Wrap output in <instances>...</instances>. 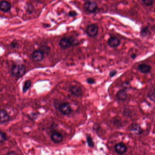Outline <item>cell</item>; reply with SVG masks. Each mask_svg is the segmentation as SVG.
Returning <instances> with one entry per match:
<instances>
[{"mask_svg":"<svg viewBox=\"0 0 155 155\" xmlns=\"http://www.w3.org/2000/svg\"><path fill=\"white\" fill-rule=\"evenodd\" d=\"M25 73V66L23 64H15L11 69V73L13 76L20 78Z\"/></svg>","mask_w":155,"mask_h":155,"instance_id":"1","label":"cell"},{"mask_svg":"<svg viewBox=\"0 0 155 155\" xmlns=\"http://www.w3.org/2000/svg\"><path fill=\"white\" fill-rule=\"evenodd\" d=\"M84 8L87 12L92 13H95L98 9L97 2L92 0H87L84 3Z\"/></svg>","mask_w":155,"mask_h":155,"instance_id":"2","label":"cell"},{"mask_svg":"<svg viewBox=\"0 0 155 155\" xmlns=\"http://www.w3.org/2000/svg\"><path fill=\"white\" fill-rule=\"evenodd\" d=\"M98 27L95 24H90L88 25L86 29L87 35L90 37L93 38L98 35Z\"/></svg>","mask_w":155,"mask_h":155,"instance_id":"3","label":"cell"},{"mask_svg":"<svg viewBox=\"0 0 155 155\" xmlns=\"http://www.w3.org/2000/svg\"><path fill=\"white\" fill-rule=\"evenodd\" d=\"M59 110L64 115H68L72 112L71 106L69 103H64L59 106Z\"/></svg>","mask_w":155,"mask_h":155,"instance_id":"4","label":"cell"},{"mask_svg":"<svg viewBox=\"0 0 155 155\" xmlns=\"http://www.w3.org/2000/svg\"><path fill=\"white\" fill-rule=\"evenodd\" d=\"M69 92L73 96L76 97H82L83 95V91L81 87L77 85L71 86Z\"/></svg>","mask_w":155,"mask_h":155,"instance_id":"5","label":"cell"},{"mask_svg":"<svg viewBox=\"0 0 155 155\" xmlns=\"http://www.w3.org/2000/svg\"><path fill=\"white\" fill-rule=\"evenodd\" d=\"M128 129L129 131L132 132L134 134L138 135H140L142 134L143 132V130L141 127L140 125L137 123H132L128 127Z\"/></svg>","mask_w":155,"mask_h":155,"instance_id":"6","label":"cell"},{"mask_svg":"<svg viewBox=\"0 0 155 155\" xmlns=\"http://www.w3.org/2000/svg\"><path fill=\"white\" fill-rule=\"evenodd\" d=\"M114 149L117 154L122 155L127 151V147L124 143H119L115 145Z\"/></svg>","mask_w":155,"mask_h":155,"instance_id":"7","label":"cell"},{"mask_svg":"<svg viewBox=\"0 0 155 155\" xmlns=\"http://www.w3.org/2000/svg\"><path fill=\"white\" fill-rule=\"evenodd\" d=\"M72 42L71 40L67 37H63L60 39L59 42V46L63 49H67L72 46Z\"/></svg>","mask_w":155,"mask_h":155,"instance_id":"8","label":"cell"},{"mask_svg":"<svg viewBox=\"0 0 155 155\" xmlns=\"http://www.w3.org/2000/svg\"><path fill=\"white\" fill-rule=\"evenodd\" d=\"M44 57V54L39 50H35L31 54V58L35 62H41Z\"/></svg>","mask_w":155,"mask_h":155,"instance_id":"9","label":"cell"},{"mask_svg":"<svg viewBox=\"0 0 155 155\" xmlns=\"http://www.w3.org/2000/svg\"><path fill=\"white\" fill-rule=\"evenodd\" d=\"M0 112V123L1 124H5L8 122L10 120V116L7 111L4 109H1Z\"/></svg>","mask_w":155,"mask_h":155,"instance_id":"10","label":"cell"},{"mask_svg":"<svg viewBox=\"0 0 155 155\" xmlns=\"http://www.w3.org/2000/svg\"><path fill=\"white\" fill-rule=\"evenodd\" d=\"M51 139L54 143L58 144L61 143L63 139V137L62 134L57 132H55L52 134Z\"/></svg>","mask_w":155,"mask_h":155,"instance_id":"11","label":"cell"},{"mask_svg":"<svg viewBox=\"0 0 155 155\" xmlns=\"http://www.w3.org/2000/svg\"><path fill=\"white\" fill-rule=\"evenodd\" d=\"M107 43L110 47L112 48H116L120 45L121 42L120 40L117 37L111 36L108 40Z\"/></svg>","mask_w":155,"mask_h":155,"instance_id":"12","label":"cell"},{"mask_svg":"<svg viewBox=\"0 0 155 155\" xmlns=\"http://www.w3.org/2000/svg\"><path fill=\"white\" fill-rule=\"evenodd\" d=\"M12 6L10 2L6 1H2L0 3V9L1 12L5 13L8 12L11 10Z\"/></svg>","mask_w":155,"mask_h":155,"instance_id":"13","label":"cell"},{"mask_svg":"<svg viewBox=\"0 0 155 155\" xmlns=\"http://www.w3.org/2000/svg\"><path fill=\"white\" fill-rule=\"evenodd\" d=\"M117 99L121 102H124L127 97V94L125 89H122L117 92L116 94Z\"/></svg>","mask_w":155,"mask_h":155,"instance_id":"14","label":"cell"},{"mask_svg":"<svg viewBox=\"0 0 155 155\" xmlns=\"http://www.w3.org/2000/svg\"><path fill=\"white\" fill-rule=\"evenodd\" d=\"M138 69L141 73L147 74L151 70V66L149 65L141 64L138 65Z\"/></svg>","mask_w":155,"mask_h":155,"instance_id":"15","label":"cell"},{"mask_svg":"<svg viewBox=\"0 0 155 155\" xmlns=\"http://www.w3.org/2000/svg\"><path fill=\"white\" fill-rule=\"evenodd\" d=\"M38 50L41 51L44 54L48 55L51 52V48L47 45H42L40 46Z\"/></svg>","mask_w":155,"mask_h":155,"instance_id":"16","label":"cell"},{"mask_svg":"<svg viewBox=\"0 0 155 155\" xmlns=\"http://www.w3.org/2000/svg\"><path fill=\"white\" fill-rule=\"evenodd\" d=\"M31 82L30 80H26L24 82L23 86V93H25L30 88L31 86Z\"/></svg>","mask_w":155,"mask_h":155,"instance_id":"17","label":"cell"},{"mask_svg":"<svg viewBox=\"0 0 155 155\" xmlns=\"http://www.w3.org/2000/svg\"><path fill=\"white\" fill-rule=\"evenodd\" d=\"M147 97L152 102L155 103V88L151 89L148 92Z\"/></svg>","mask_w":155,"mask_h":155,"instance_id":"18","label":"cell"},{"mask_svg":"<svg viewBox=\"0 0 155 155\" xmlns=\"http://www.w3.org/2000/svg\"><path fill=\"white\" fill-rule=\"evenodd\" d=\"M140 35L143 37H145L150 34V31L148 27H143L140 30Z\"/></svg>","mask_w":155,"mask_h":155,"instance_id":"19","label":"cell"},{"mask_svg":"<svg viewBox=\"0 0 155 155\" xmlns=\"http://www.w3.org/2000/svg\"><path fill=\"white\" fill-rule=\"evenodd\" d=\"M86 138H87V143L88 146L90 148H94L95 145H94V143L92 137L89 135H87Z\"/></svg>","mask_w":155,"mask_h":155,"instance_id":"20","label":"cell"},{"mask_svg":"<svg viewBox=\"0 0 155 155\" xmlns=\"http://www.w3.org/2000/svg\"><path fill=\"white\" fill-rule=\"evenodd\" d=\"M7 140V136L6 134L4 132H2V131H1V132H0V143L1 144L2 143Z\"/></svg>","mask_w":155,"mask_h":155,"instance_id":"21","label":"cell"},{"mask_svg":"<svg viewBox=\"0 0 155 155\" xmlns=\"http://www.w3.org/2000/svg\"><path fill=\"white\" fill-rule=\"evenodd\" d=\"M142 1L146 6H151L153 5L154 0H142Z\"/></svg>","mask_w":155,"mask_h":155,"instance_id":"22","label":"cell"},{"mask_svg":"<svg viewBox=\"0 0 155 155\" xmlns=\"http://www.w3.org/2000/svg\"><path fill=\"white\" fill-rule=\"evenodd\" d=\"M10 46L11 48H13V49H15V48H17L18 47V43L17 41H13L10 43Z\"/></svg>","mask_w":155,"mask_h":155,"instance_id":"23","label":"cell"},{"mask_svg":"<svg viewBox=\"0 0 155 155\" xmlns=\"http://www.w3.org/2000/svg\"><path fill=\"white\" fill-rule=\"evenodd\" d=\"M87 82L88 84L92 85V84H93L95 83L96 81H95V79H94V78L90 77V78H88L87 79Z\"/></svg>","mask_w":155,"mask_h":155,"instance_id":"24","label":"cell"},{"mask_svg":"<svg viewBox=\"0 0 155 155\" xmlns=\"http://www.w3.org/2000/svg\"><path fill=\"white\" fill-rule=\"evenodd\" d=\"M77 15L78 13L75 11H71L68 13V15L70 17H75Z\"/></svg>","mask_w":155,"mask_h":155,"instance_id":"25","label":"cell"},{"mask_svg":"<svg viewBox=\"0 0 155 155\" xmlns=\"http://www.w3.org/2000/svg\"><path fill=\"white\" fill-rule=\"evenodd\" d=\"M116 74H117V71H116V70H114L111 71H110L109 75L111 77H114L115 76H116Z\"/></svg>","mask_w":155,"mask_h":155,"instance_id":"26","label":"cell"},{"mask_svg":"<svg viewBox=\"0 0 155 155\" xmlns=\"http://www.w3.org/2000/svg\"><path fill=\"white\" fill-rule=\"evenodd\" d=\"M122 86L123 87V89L126 90V89H127L129 87L130 85H129V83L128 82H124L122 83Z\"/></svg>","mask_w":155,"mask_h":155,"instance_id":"27","label":"cell"},{"mask_svg":"<svg viewBox=\"0 0 155 155\" xmlns=\"http://www.w3.org/2000/svg\"><path fill=\"white\" fill-rule=\"evenodd\" d=\"M136 57H137V55L135 53L132 54V55H131V57L132 59H135L136 58Z\"/></svg>","mask_w":155,"mask_h":155,"instance_id":"28","label":"cell"},{"mask_svg":"<svg viewBox=\"0 0 155 155\" xmlns=\"http://www.w3.org/2000/svg\"><path fill=\"white\" fill-rule=\"evenodd\" d=\"M7 155H16L17 153L16 152H14V151H10V152L7 153Z\"/></svg>","mask_w":155,"mask_h":155,"instance_id":"29","label":"cell"}]
</instances>
